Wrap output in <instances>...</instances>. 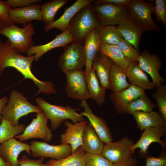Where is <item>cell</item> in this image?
Masks as SVG:
<instances>
[{"label":"cell","instance_id":"18","mask_svg":"<svg viewBox=\"0 0 166 166\" xmlns=\"http://www.w3.org/2000/svg\"><path fill=\"white\" fill-rule=\"evenodd\" d=\"M87 123V121L85 120L73 124L69 121H65L66 128L60 136L61 141V144L70 145L72 153L82 145L83 134Z\"/></svg>","mask_w":166,"mask_h":166},{"label":"cell","instance_id":"29","mask_svg":"<svg viewBox=\"0 0 166 166\" xmlns=\"http://www.w3.org/2000/svg\"><path fill=\"white\" fill-rule=\"evenodd\" d=\"M126 70L113 62L109 77L110 89L113 93L123 90L129 85Z\"/></svg>","mask_w":166,"mask_h":166},{"label":"cell","instance_id":"33","mask_svg":"<svg viewBox=\"0 0 166 166\" xmlns=\"http://www.w3.org/2000/svg\"><path fill=\"white\" fill-rule=\"evenodd\" d=\"M157 106L144 92L138 98L130 102L128 104L125 113L132 114L136 112H148L152 111Z\"/></svg>","mask_w":166,"mask_h":166},{"label":"cell","instance_id":"9","mask_svg":"<svg viewBox=\"0 0 166 166\" xmlns=\"http://www.w3.org/2000/svg\"><path fill=\"white\" fill-rule=\"evenodd\" d=\"M36 117L22 133L14 136L15 138L21 142L32 138H39L47 142L51 140L53 134L45 113L43 112L37 113Z\"/></svg>","mask_w":166,"mask_h":166},{"label":"cell","instance_id":"6","mask_svg":"<svg viewBox=\"0 0 166 166\" xmlns=\"http://www.w3.org/2000/svg\"><path fill=\"white\" fill-rule=\"evenodd\" d=\"M35 33L31 23L22 28L13 24L5 26L0 30V34L8 38L12 48L22 54L26 53L34 45L33 37Z\"/></svg>","mask_w":166,"mask_h":166},{"label":"cell","instance_id":"1","mask_svg":"<svg viewBox=\"0 0 166 166\" xmlns=\"http://www.w3.org/2000/svg\"><path fill=\"white\" fill-rule=\"evenodd\" d=\"M34 61V55L24 56L12 48L8 39L4 42L0 38V76L3 73L5 68L11 67L21 73L24 79H30L34 82L38 88L35 96L42 93H56V91L52 82L40 80L33 74L31 67Z\"/></svg>","mask_w":166,"mask_h":166},{"label":"cell","instance_id":"44","mask_svg":"<svg viewBox=\"0 0 166 166\" xmlns=\"http://www.w3.org/2000/svg\"><path fill=\"white\" fill-rule=\"evenodd\" d=\"M130 1V0H95L93 4L109 3L118 6L124 7L126 6Z\"/></svg>","mask_w":166,"mask_h":166},{"label":"cell","instance_id":"3","mask_svg":"<svg viewBox=\"0 0 166 166\" xmlns=\"http://www.w3.org/2000/svg\"><path fill=\"white\" fill-rule=\"evenodd\" d=\"M101 26L95 17L92 3L80 10L71 20L68 28L74 38V41L84 43L85 39L92 30Z\"/></svg>","mask_w":166,"mask_h":166},{"label":"cell","instance_id":"27","mask_svg":"<svg viewBox=\"0 0 166 166\" xmlns=\"http://www.w3.org/2000/svg\"><path fill=\"white\" fill-rule=\"evenodd\" d=\"M126 74L131 84L144 90L155 88L147 75L139 67L137 61H131L126 70Z\"/></svg>","mask_w":166,"mask_h":166},{"label":"cell","instance_id":"30","mask_svg":"<svg viewBox=\"0 0 166 166\" xmlns=\"http://www.w3.org/2000/svg\"><path fill=\"white\" fill-rule=\"evenodd\" d=\"M99 51L109 58L113 62L126 70L131 60L126 58L115 45L101 43Z\"/></svg>","mask_w":166,"mask_h":166},{"label":"cell","instance_id":"4","mask_svg":"<svg viewBox=\"0 0 166 166\" xmlns=\"http://www.w3.org/2000/svg\"><path fill=\"white\" fill-rule=\"evenodd\" d=\"M36 101L50 121L51 131L57 129L63 122L68 120H71L73 123L84 120L83 116L76 112L79 111L78 108H72L69 105L63 106L53 105L41 97L37 98Z\"/></svg>","mask_w":166,"mask_h":166},{"label":"cell","instance_id":"25","mask_svg":"<svg viewBox=\"0 0 166 166\" xmlns=\"http://www.w3.org/2000/svg\"><path fill=\"white\" fill-rule=\"evenodd\" d=\"M85 74L89 97L94 100L98 105L100 106L105 102L106 89L101 85L93 67H92L90 71Z\"/></svg>","mask_w":166,"mask_h":166},{"label":"cell","instance_id":"5","mask_svg":"<svg viewBox=\"0 0 166 166\" xmlns=\"http://www.w3.org/2000/svg\"><path fill=\"white\" fill-rule=\"evenodd\" d=\"M128 18L144 31L159 32L160 29L156 24L151 14L153 6L142 0H130L127 5Z\"/></svg>","mask_w":166,"mask_h":166},{"label":"cell","instance_id":"21","mask_svg":"<svg viewBox=\"0 0 166 166\" xmlns=\"http://www.w3.org/2000/svg\"><path fill=\"white\" fill-rule=\"evenodd\" d=\"M94 0H77L72 5L65 9L63 14L49 25L45 26V33L52 28H56L62 32L66 30L71 19L81 9L88 4L92 3Z\"/></svg>","mask_w":166,"mask_h":166},{"label":"cell","instance_id":"23","mask_svg":"<svg viewBox=\"0 0 166 166\" xmlns=\"http://www.w3.org/2000/svg\"><path fill=\"white\" fill-rule=\"evenodd\" d=\"M101 44L97 29H94L87 35L84 43L85 57V74L87 73L91 69Z\"/></svg>","mask_w":166,"mask_h":166},{"label":"cell","instance_id":"40","mask_svg":"<svg viewBox=\"0 0 166 166\" xmlns=\"http://www.w3.org/2000/svg\"><path fill=\"white\" fill-rule=\"evenodd\" d=\"M11 9L6 1L0 0V21L6 26L14 24L10 16Z\"/></svg>","mask_w":166,"mask_h":166},{"label":"cell","instance_id":"11","mask_svg":"<svg viewBox=\"0 0 166 166\" xmlns=\"http://www.w3.org/2000/svg\"><path fill=\"white\" fill-rule=\"evenodd\" d=\"M30 150L33 157H48L59 160L71 154L72 149L69 144H50L45 141L36 140L30 142Z\"/></svg>","mask_w":166,"mask_h":166},{"label":"cell","instance_id":"24","mask_svg":"<svg viewBox=\"0 0 166 166\" xmlns=\"http://www.w3.org/2000/svg\"><path fill=\"white\" fill-rule=\"evenodd\" d=\"M137 127L141 131L151 128L166 127V121L158 112H136L132 114Z\"/></svg>","mask_w":166,"mask_h":166},{"label":"cell","instance_id":"14","mask_svg":"<svg viewBox=\"0 0 166 166\" xmlns=\"http://www.w3.org/2000/svg\"><path fill=\"white\" fill-rule=\"evenodd\" d=\"M137 61L140 69L150 76L155 87L161 85L165 81L159 73L162 62L157 54H151L144 50L140 55Z\"/></svg>","mask_w":166,"mask_h":166},{"label":"cell","instance_id":"10","mask_svg":"<svg viewBox=\"0 0 166 166\" xmlns=\"http://www.w3.org/2000/svg\"><path fill=\"white\" fill-rule=\"evenodd\" d=\"M134 144L132 139L125 136L117 141L105 144L101 154L113 164L124 161L132 157L130 147Z\"/></svg>","mask_w":166,"mask_h":166},{"label":"cell","instance_id":"34","mask_svg":"<svg viewBox=\"0 0 166 166\" xmlns=\"http://www.w3.org/2000/svg\"><path fill=\"white\" fill-rule=\"evenodd\" d=\"M97 30L101 43L116 45L123 39L115 26H101Z\"/></svg>","mask_w":166,"mask_h":166},{"label":"cell","instance_id":"12","mask_svg":"<svg viewBox=\"0 0 166 166\" xmlns=\"http://www.w3.org/2000/svg\"><path fill=\"white\" fill-rule=\"evenodd\" d=\"M65 73L66 78L65 90L69 97L81 101H86L89 98L85 71L83 69L77 70Z\"/></svg>","mask_w":166,"mask_h":166},{"label":"cell","instance_id":"13","mask_svg":"<svg viewBox=\"0 0 166 166\" xmlns=\"http://www.w3.org/2000/svg\"><path fill=\"white\" fill-rule=\"evenodd\" d=\"M166 127H159L148 128L144 130L139 140L130 147L132 154L136 149L139 148V154L141 158H146L149 152V146L153 143L157 142L160 144L163 149L165 145L161 138L166 135Z\"/></svg>","mask_w":166,"mask_h":166},{"label":"cell","instance_id":"45","mask_svg":"<svg viewBox=\"0 0 166 166\" xmlns=\"http://www.w3.org/2000/svg\"><path fill=\"white\" fill-rule=\"evenodd\" d=\"M137 162L136 158L132 157L126 160L113 164L112 166H135Z\"/></svg>","mask_w":166,"mask_h":166},{"label":"cell","instance_id":"36","mask_svg":"<svg viewBox=\"0 0 166 166\" xmlns=\"http://www.w3.org/2000/svg\"><path fill=\"white\" fill-rule=\"evenodd\" d=\"M156 87L152 96L156 102L159 113L166 121V85H161Z\"/></svg>","mask_w":166,"mask_h":166},{"label":"cell","instance_id":"26","mask_svg":"<svg viewBox=\"0 0 166 166\" xmlns=\"http://www.w3.org/2000/svg\"><path fill=\"white\" fill-rule=\"evenodd\" d=\"M116 27L123 38L139 52V43L144 31L128 18L119 23Z\"/></svg>","mask_w":166,"mask_h":166},{"label":"cell","instance_id":"37","mask_svg":"<svg viewBox=\"0 0 166 166\" xmlns=\"http://www.w3.org/2000/svg\"><path fill=\"white\" fill-rule=\"evenodd\" d=\"M116 45L126 58L131 61H137L139 52L129 42L123 38Z\"/></svg>","mask_w":166,"mask_h":166},{"label":"cell","instance_id":"16","mask_svg":"<svg viewBox=\"0 0 166 166\" xmlns=\"http://www.w3.org/2000/svg\"><path fill=\"white\" fill-rule=\"evenodd\" d=\"M79 105L84 108L81 114L86 117L101 140L105 144L113 142L110 129L104 119L100 117L93 112L86 100L81 101Z\"/></svg>","mask_w":166,"mask_h":166},{"label":"cell","instance_id":"48","mask_svg":"<svg viewBox=\"0 0 166 166\" xmlns=\"http://www.w3.org/2000/svg\"><path fill=\"white\" fill-rule=\"evenodd\" d=\"M6 26L0 21V30L4 27Z\"/></svg>","mask_w":166,"mask_h":166},{"label":"cell","instance_id":"2","mask_svg":"<svg viewBox=\"0 0 166 166\" xmlns=\"http://www.w3.org/2000/svg\"><path fill=\"white\" fill-rule=\"evenodd\" d=\"M42 112L38 106L33 105L28 101L22 93L13 90L7 102L2 110L1 115L2 118L16 126L19 124V120L22 117L30 113Z\"/></svg>","mask_w":166,"mask_h":166},{"label":"cell","instance_id":"43","mask_svg":"<svg viewBox=\"0 0 166 166\" xmlns=\"http://www.w3.org/2000/svg\"><path fill=\"white\" fill-rule=\"evenodd\" d=\"M11 8H22L34 3L39 4L41 0H7L6 1Z\"/></svg>","mask_w":166,"mask_h":166},{"label":"cell","instance_id":"41","mask_svg":"<svg viewBox=\"0 0 166 166\" xmlns=\"http://www.w3.org/2000/svg\"><path fill=\"white\" fill-rule=\"evenodd\" d=\"M145 166H166V154L164 151L158 157L148 156L146 158Z\"/></svg>","mask_w":166,"mask_h":166},{"label":"cell","instance_id":"7","mask_svg":"<svg viewBox=\"0 0 166 166\" xmlns=\"http://www.w3.org/2000/svg\"><path fill=\"white\" fill-rule=\"evenodd\" d=\"M85 57L84 43L73 41L64 47V51L59 57L57 65L65 73L82 70L85 65Z\"/></svg>","mask_w":166,"mask_h":166},{"label":"cell","instance_id":"42","mask_svg":"<svg viewBox=\"0 0 166 166\" xmlns=\"http://www.w3.org/2000/svg\"><path fill=\"white\" fill-rule=\"evenodd\" d=\"M45 158L41 157L38 160H32L24 155L18 159V166H49L46 163H43Z\"/></svg>","mask_w":166,"mask_h":166},{"label":"cell","instance_id":"39","mask_svg":"<svg viewBox=\"0 0 166 166\" xmlns=\"http://www.w3.org/2000/svg\"><path fill=\"white\" fill-rule=\"evenodd\" d=\"M153 12L159 22H162L166 26V0H155Z\"/></svg>","mask_w":166,"mask_h":166},{"label":"cell","instance_id":"31","mask_svg":"<svg viewBox=\"0 0 166 166\" xmlns=\"http://www.w3.org/2000/svg\"><path fill=\"white\" fill-rule=\"evenodd\" d=\"M86 153L81 146L68 156L59 160L50 159L46 164L49 166H85Z\"/></svg>","mask_w":166,"mask_h":166},{"label":"cell","instance_id":"17","mask_svg":"<svg viewBox=\"0 0 166 166\" xmlns=\"http://www.w3.org/2000/svg\"><path fill=\"white\" fill-rule=\"evenodd\" d=\"M144 92V89L130 84L126 89L112 93L110 95L109 97L117 113L122 114L125 113L128 103L138 98Z\"/></svg>","mask_w":166,"mask_h":166},{"label":"cell","instance_id":"8","mask_svg":"<svg viewBox=\"0 0 166 166\" xmlns=\"http://www.w3.org/2000/svg\"><path fill=\"white\" fill-rule=\"evenodd\" d=\"M92 7L96 18L101 26H115L128 18L127 6L105 3L92 4Z\"/></svg>","mask_w":166,"mask_h":166},{"label":"cell","instance_id":"15","mask_svg":"<svg viewBox=\"0 0 166 166\" xmlns=\"http://www.w3.org/2000/svg\"><path fill=\"white\" fill-rule=\"evenodd\" d=\"M30 145L13 138L0 144V156L8 166H18V157L22 151L29 156Z\"/></svg>","mask_w":166,"mask_h":166},{"label":"cell","instance_id":"47","mask_svg":"<svg viewBox=\"0 0 166 166\" xmlns=\"http://www.w3.org/2000/svg\"><path fill=\"white\" fill-rule=\"evenodd\" d=\"M0 166H8L0 156Z\"/></svg>","mask_w":166,"mask_h":166},{"label":"cell","instance_id":"46","mask_svg":"<svg viewBox=\"0 0 166 166\" xmlns=\"http://www.w3.org/2000/svg\"><path fill=\"white\" fill-rule=\"evenodd\" d=\"M8 101V100L6 96L3 97L0 99V124L2 119L1 115L3 107L7 102Z\"/></svg>","mask_w":166,"mask_h":166},{"label":"cell","instance_id":"22","mask_svg":"<svg viewBox=\"0 0 166 166\" xmlns=\"http://www.w3.org/2000/svg\"><path fill=\"white\" fill-rule=\"evenodd\" d=\"M113 62L109 58L98 51L92 63V67L101 85L106 89H110L109 77Z\"/></svg>","mask_w":166,"mask_h":166},{"label":"cell","instance_id":"32","mask_svg":"<svg viewBox=\"0 0 166 166\" xmlns=\"http://www.w3.org/2000/svg\"><path fill=\"white\" fill-rule=\"evenodd\" d=\"M68 1V0H52L41 5L42 22L44 23L45 26L49 25L54 21L57 12Z\"/></svg>","mask_w":166,"mask_h":166},{"label":"cell","instance_id":"35","mask_svg":"<svg viewBox=\"0 0 166 166\" xmlns=\"http://www.w3.org/2000/svg\"><path fill=\"white\" fill-rule=\"evenodd\" d=\"M26 127L22 124L14 126L9 121L2 118L0 124V144L22 133Z\"/></svg>","mask_w":166,"mask_h":166},{"label":"cell","instance_id":"19","mask_svg":"<svg viewBox=\"0 0 166 166\" xmlns=\"http://www.w3.org/2000/svg\"><path fill=\"white\" fill-rule=\"evenodd\" d=\"M41 5L34 3L22 8H11L10 18L14 24H21L24 26L34 20L42 21Z\"/></svg>","mask_w":166,"mask_h":166},{"label":"cell","instance_id":"20","mask_svg":"<svg viewBox=\"0 0 166 166\" xmlns=\"http://www.w3.org/2000/svg\"><path fill=\"white\" fill-rule=\"evenodd\" d=\"M74 41V38L67 29L60 34L56 35L53 40L47 43L42 45H33L26 53L27 56L34 55V61H37L42 55L49 50L58 47H64Z\"/></svg>","mask_w":166,"mask_h":166},{"label":"cell","instance_id":"38","mask_svg":"<svg viewBox=\"0 0 166 166\" xmlns=\"http://www.w3.org/2000/svg\"><path fill=\"white\" fill-rule=\"evenodd\" d=\"M85 166H112L113 164L102 155L101 153H86L85 156Z\"/></svg>","mask_w":166,"mask_h":166},{"label":"cell","instance_id":"28","mask_svg":"<svg viewBox=\"0 0 166 166\" xmlns=\"http://www.w3.org/2000/svg\"><path fill=\"white\" fill-rule=\"evenodd\" d=\"M82 143L83 149L91 154L101 153L105 145L90 123L86 124L84 131Z\"/></svg>","mask_w":166,"mask_h":166}]
</instances>
